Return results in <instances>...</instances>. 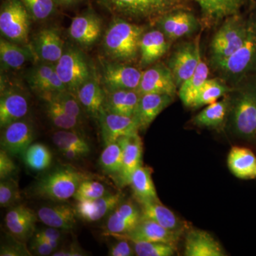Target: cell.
<instances>
[{
    "label": "cell",
    "instance_id": "obj_1",
    "mask_svg": "<svg viewBox=\"0 0 256 256\" xmlns=\"http://www.w3.org/2000/svg\"><path fill=\"white\" fill-rule=\"evenodd\" d=\"M228 120L235 136L256 143V75L250 76L233 87Z\"/></svg>",
    "mask_w": 256,
    "mask_h": 256
},
{
    "label": "cell",
    "instance_id": "obj_2",
    "mask_svg": "<svg viewBox=\"0 0 256 256\" xmlns=\"http://www.w3.org/2000/svg\"><path fill=\"white\" fill-rule=\"evenodd\" d=\"M146 28L114 16L102 38V50L109 60L129 64L140 56V44Z\"/></svg>",
    "mask_w": 256,
    "mask_h": 256
},
{
    "label": "cell",
    "instance_id": "obj_3",
    "mask_svg": "<svg viewBox=\"0 0 256 256\" xmlns=\"http://www.w3.org/2000/svg\"><path fill=\"white\" fill-rule=\"evenodd\" d=\"M225 82L233 87L244 79L256 75V18H250L248 32L242 46L233 54L210 66Z\"/></svg>",
    "mask_w": 256,
    "mask_h": 256
},
{
    "label": "cell",
    "instance_id": "obj_4",
    "mask_svg": "<svg viewBox=\"0 0 256 256\" xmlns=\"http://www.w3.org/2000/svg\"><path fill=\"white\" fill-rule=\"evenodd\" d=\"M114 16L154 22L163 15L182 9V0H97Z\"/></svg>",
    "mask_w": 256,
    "mask_h": 256
},
{
    "label": "cell",
    "instance_id": "obj_5",
    "mask_svg": "<svg viewBox=\"0 0 256 256\" xmlns=\"http://www.w3.org/2000/svg\"><path fill=\"white\" fill-rule=\"evenodd\" d=\"M88 178L90 175L73 166H60L40 178L34 186V194L44 200L65 202L74 197L79 185Z\"/></svg>",
    "mask_w": 256,
    "mask_h": 256
},
{
    "label": "cell",
    "instance_id": "obj_6",
    "mask_svg": "<svg viewBox=\"0 0 256 256\" xmlns=\"http://www.w3.org/2000/svg\"><path fill=\"white\" fill-rule=\"evenodd\" d=\"M249 24L250 18H244L240 14L224 20L210 42V66L228 58L242 46L247 37Z\"/></svg>",
    "mask_w": 256,
    "mask_h": 256
},
{
    "label": "cell",
    "instance_id": "obj_7",
    "mask_svg": "<svg viewBox=\"0 0 256 256\" xmlns=\"http://www.w3.org/2000/svg\"><path fill=\"white\" fill-rule=\"evenodd\" d=\"M31 15L21 0H4L0 10V32L4 38L23 46L28 44Z\"/></svg>",
    "mask_w": 256,
    "mask_h": 256
},
{
    "label": "cell",
    "instance_id": "obj_8",
    "mask_svg": "<svg viewBox=\"0 0 256 256\" xmlns=\"http://www.w3.org/2000/svg\"><path fill=\"white\" fill-rule=\"evenodd\" d=\"M55 66L66 90L76 96L78 89L92 76L94 72L82 50L70 46L64 50L63 55L55 64Z\"/></svg>",
    "mask_w": 256,
    "mask_h": 256
},
{
    "label": "cell",
    "instance_id": "obj_9",
    "mask_svg": "<svg viewBox=\"0 0 256 256\" xmlns=\"http://www.w3.org/2000/svg\"><path fill=\"white\" fill-rule=\"evenodd\" d=\"M142 72L127 64L104 60L100 82L106 90H138Z\"/></svg>",
    "mask_w": 256,
    "mask_h": 256
},
{
    "label": "cell",
    "instance_id": "obj_10",
    "mask_svg": "<svg viewBox=\"0 0 256 256\" xmlns=\"http://www.w3.org/2000/svg\"><path fill=\"white\" fill-rule=\"evenodd\" d=\"M30 110V104L24 94L14 86L10 85L1 77L0 96V127L2 129L8 124L23 119Z\"/></svg>",
    "mask_w": 256,
    "mask_h": 256
},
{
    "label": "cell",
    "instance_id": "obj_11",
    "mask_svg": "<svg viewBox=\"0 0 256 256\" xmlns=\"http://www.w3.org/2000/svg\"><path fill=\"white\" fill-rule=\"evenodd\" d=\"M202 58L198 42H186L178 45L168 60L175 82L178 88L186 82L196 70Z\"/></svg>",
    "mask_w": 256,
    "mask_h": 256
},
{
    "label": "cell",
    "instance_id": "obj_12",
    "mask_svg": "<svg viewBox=\"0 0 256 256\" xmlns=\"http://www.w3.org/2000/svg\"><path fill=\"white\" fill-rule=\"evenodd\" d=\"M154 23L170 42L194 34L201 26L196 16L184 9L163 15Z\"/></svg>",
    "mask_w": 256,
    "mask_h": 256
},
{
    "label": "cell",
    "instance_id": "obj_13",
    "mask_svg": "<svg viewBox=\"0 0 256 256\" xmlns=\"http://www.w3.org/2000/svg\"><path fill=\"white\" fill-rule=\"evenodd\" d=\"M178 87L168 65L154 64L142 72L138 92L142 96L148 94H166L175 98Z\"/></svg>",
    "mask_w": 256,
    "mask_h": 256
},
{
    "label": "cell",
    "instance_id": "obj_14",
    "mask_svg": "<svg viewBox=\"0 0 256 256\" xmlns=\"http://www.w3.org/2000/svg\"><path fill=\"white\" fill-rule=\"evenodd\" d=\"M68 32L70 38L77 45L88 48L102 36V20L95 12L88 10L73 18Z\"/></svg>",
    "mask_w": 256,
    "mask_h": 256
},
{
    "label": "cell",
    "instance_id": "obj_15",
    "mask_svg": "<svg viewBox=\"0 0 256 256\" xmlns=\"http://www.w3.org/2000/svg\"><path fill=\"white\" fill-rule=\"evenodd\" d=\"M142 220L140 208L131 200H122L108 216L104 235H124L133 232Z\"/></svg>",
    "mask_w": 256,
    "mask_h": 256
},
{
    "label": "cell",
    "instance_id": "obj_16",
    "mask_svg": "<svg viewBox=\"0 0 256 256\" xmlns=\"http://www.w3.org/2000/svg\"><path fill=\"white\" fill-rule=\"evenodd\" d=\"M26 80L30 88L40 96L66 90L55 64L48 62L40 60L32 67L26 74Z\"/></svg>",
    "mask_w": 256,
    "mask_h": 256
},
{
    "label": "cell",
    "instance_id": "obj_17",
    "mask_svg": "<svg viewBox=\"0 0 256 256\" xmlns=\"http://www.w3.org/2000/svg\"><path fill=\"white\" fill-rule=\"evenodd\" d=\"M104 144L116 142L120 138L138 134L139 124L134 116H124L104 110L98 120Z\"/></svg>",
    "mask_w": 256,
    "mask_h": 256
},
{
    "label": "cell",
    "instance_id": "obj_18",
    "mask_svg": "<svg viewBox=\"0 0 256 256\" xmlns=\"http://www.w3.org/2000/svg\"><path fill=\"white\" fill-rule=\"evenodd\" d=\"M36 212L24 204L11 207L4 218L5 226L14 240L25 244L36 232Z\"/></svg>",
    "mask_w": 256,
    "mask_h": 256
},
{
    "label": "cell",
    "instance_id": "obj_19",
    "mask_svg": "<svg viewBox=\"0 0 256 256\" xmlns=\"http://www.w3.org/2000/svg\"><path fill=\"white\" fill-rule=\"evenodd\" d=\"M2 149L10 154H22L31 146L34 138V129L26 119L14 121L2 128Z\"/></svg>",
    "mask_w": 256,
    "mask_h": 256
},
{
    "label": "cell",
    "instance_id": "obj_20",
    "mask_svg": "<svg viewBox=\"0 0 256 256\" xmlns=\"http://www.w3.org/2000/svg\"><path fill=\"white\" fill-rule=\"evenodd\" d=\"M182 234L168 230L152 220L142 218L138 226L131 233L110 236L138 242H162L176 247Z\"/></svg>",
    "mask_w": 256,
    "mask_h": 256
},
{
    "label": "cell",
    "instance_id": "obj_21",
    "mask_svg": "<svg viewBox=\"0 0 256 256\" xmlns=\"http://www.w3.org/2000/svg\"><path fill=\"white\" fill-rule=\"evenodd\" d=\"M30 45L38 60L54 64L65 50L60 30L55 28H42L34 36Z\"/></svg>",
    "mask_w": 256,
    "mask_h": 256
},
{
    "label": "cell",
    "instance_id": "obj_22",
    "mask_svg": "<svg viewBox=\"0 0 256 256\" xmlns=\"http://www.w3.org/2000/svg\"><path fill=\"white\" fill-rule=\"evenodd\" d=\"M122 200L124 195L121 193H108L105 196L96 200L76 202L74 208L77 218L92 223L98 222L108 216Z\"/></svg>",
    "mask_w": 256,
    "mask_h": 256
},
{
    "label": "cell",
    "instance_id": "obj_23",
    "mask_svg": "<svg viewBox=\"0 0 256 256\" xmlns=\"http://www.w3.org/2000/svg\"><path fill=\"white\" fill-rule=\"evenodd\" d=\"M99 80L100 79L94 72L92 76L82 84L76 94L84 112L97 120L105 110L106 92Z\"/></svg>",
    "mask_w": 256,
    "mask_h": 256
},
{
    "label": "cell",
    "instance_id": "obj_24",
    "mask_svg": "<svg viewBox=\"0 0 256 256\" xmlns=\"http://www.w3.org/2000/svg\"><path fill=\"white\" fill-rule=\"evenodd\" d=\"M170 41L159 28L144 32L140 44V65L148 68L166 54Z\"/></svg>",
    "mask_w": 256,
    "mask_h": 256
},
{
    "label": "cell",
    "instance_id": "obj_25",
    "mask_svg": "<svg viewBox=\"0 0 256 256\" xmlns=\"http://www.w3.org/2000/svg\"><path fill=\"white\" fill-rule=\"evenodd\" d=\"M174 99V97L166 94H148L141 96L134 114L140 130H146L156 117L172 104Z\"/></svg>",
    "mask_w": 256,
    "mask_h": 256
},
{
    "label": "cell",
    "instance_id": "obj_26",
    "mask_svg": "<svg viewBox=\"0 0 256 256\" xmlns=\"http://www.w3.org/2000/svg\"><path fill=\"white\" fill-rule=\"evenodd\" d=\"M122 138L124 142V160L117 178L119 184L124 188L130 185L132 174L142 165L143 144L138 133Z\"/></svg>",
    "mask_w": 256,
    "mask_h": 256
},
{
    "label": "cell",
    "instance_id": "obj_27",
    "mask_svg": "<svg viewBox=\"0 0 256 256\" xmlns=\"http://www.w3.org/2000/svg\"><path fill=\"white\" fill-rule=\"evenodd\" d=\"M184 254L186 256L226 255L220 242L210 234L196 228L190 229L186 233Z\"/></svg>",
    "mask_w": 256,
    "mask_h": 256
},
{
    "label": "cell",
    "instance_id": "obj_28",
    "mask_svg": "<svg viewBox=\"0 0 256 256\" xmlns=\"http://www.w3.org/2000/svg\"><path fill=\"white\" fill-rule=\"evenodd\" d=\"M201 10L208 22H218L226 18L240 14L249 0H192Z\"/></svg>",
    "mask_w": 256,
    "mask_h": 256
},
{
    "label": "cell",
    "instance_id": "obj_29",
    "mask_svg": "<svg viewBox=\"0 0 256 256\" xmlns=\"http://www.w3.org/2000/svg\"><path fill=\"white\" fill-rule=\"evenodd\" d=\"M36 215L38 220L46 226L60 230H72L77 218L74 207L65 204L42 206Z\"/></svg>",
    "mask_w": 256,
    "mask_h": 256
},
{
    "label": "cell",
    "instance_id": "obj_30",
    "mask_svg": "<svg viewBox=\"0 0 256 256\" xmlns=\"http://www.w3.org/2000/svg\"><path fill=\"white\" fill-rule=\"evenodd\" d=\"M36 55L30 46H23L6 38L0 40V60L2 69L18 70L28 62L35 60Z\"/></svg>",
    "mask_w": 256,
    "mask_h": 256
},
{
    "label": "cell",
    "instance_id": "obj_31",
    "mask_svg": "<svg viewBox=\"0 0 256 256\" xmlns=\"http://www.w3.org/2000/svg\"><path fill=\"white\" fill-rule=\"evenodd\" d=\"M227 164L236 178L244 180L256 178V156L249 148L233 146L229 152Z\"/></svg>",
    "mask_w": 256,
    "mask_h": 256
},
{
    "label": "cell",
    "instance_id": "obj_32",
    "mask_svg": "<svg viewBox=\"0 0 256 256\" xmlns=\"http://www.w3.org/2000/svg\"><path fill=\"white\" fill-rule=\"evenodd\" d=\"M142 218L152 220L164 228L183 233L186 225L161 202H148L139 204Z\"/></svg>",
    "mask_w": 256,
    "mask_h": 256
},
{
    "label": "cell",
    "instance_id": "obj_33",
    "mask_svg": "<svg viewBox=\"0 0 256 256\" xmlns=\"http://www.w3.org/2000/svg\"><path fill=\"white\" fill-rule=\"evenodd\" d=\"M104 109L112 114L134 116L140 95L137 90H106Z\"/></svg>",
    "mask_w": 256,
    "mask_h": 256
},
{
    "label": "cell",
    "instance_id": "obj_34",
    "mask_svg": "<svg viewBox=\"0 0 256 256\" xmlns=\"http://www.w3.org/2000/svg\"><path fill=\"white\" fill-rule=\"evenodd\" d=\"M230 97L226 95L220 100L210 104L194 118L192 122L198 127L218 129L228 119Z\"/></svg>",
    "mask_w": 256,
    "mask_h": 256
},
{
    "label": "cell",
    "instance_id": "obj_35",
    "mask_svg": "<svg viewBox=\"0 0 256 256\" xmlns=\"http://www.w3.org/2000/svg\"><path fill=\"white\" fill-rule=\"evenodd\" d=\"M130 186L133 196L138 203L160 201L152 178V170L141 165L136 170L131 178Z\"/></svg>",
    "mask_w": 256,
    "mask_h": 256
},
{
    "label": "cell",
    "instance_id": "obj_36",
    "mask_svg": "<svg viewBox=\"0 0 256 256\" xmlns=\"http://www.w3.org/2000/svg\"><path fill=\"white\" fill-rule=\"evenodd\" d=\"M210 68L202 58H200L196 70L190 77L178 88V95L184 105L191 107L192 102L197 94L204 85L207 79H208Z\"/></svg>",
    "mask_w": 256,
    "mask_h": 256
},
{
    "label": "cell",
    "instance_id": "obj_37",
    "mask_svg": "<svg viewBox=\"0 0 256 256\" xmlns=\"http://www.w3.org/2000/svg\"><path fill=\"white\" fill-rule=\"evenodd\" d=\"M226 82L222 79H207L192 102V108H200L218 101L232 92Z\"/></svg>",
    "mask_w": 256,
    "mask_h": 256
},
{
    "label": "cell",
    "instance_id": "obj_38",
    "mask_svg": "<svg viewBox=\"0 0 256 256\" xmlns=\"http://www.w3.org/2000/svg\"><path fill=\"white\" fill-rule=\"evenodd\" d=\"M124 142L122 138L116 142L106 144L100 158L99 164L104 172L118 176L124 160Z\"/></svg>",
    "mask_w": 256,
    "mask_h": 256
},
{
    "label": "cell",
    "instance_id": "obj_39",
    "mask_svg": "<svg viewBox=\"0 0 256 256\" xmlns=\"http://www.w3.org/2000/svg\"><path fill=\"white\" fill-rule=\"evenodd\" d=\"M24 162L34 171L48 169L52 163V154L48 146L42 143H34L22 154Z\"/></svg>",
    "mask_w": 256,
    "mask_h": 256
},
{
    "label": "cell",
    "instance_id": "obj_40",
    "mask_svg": "<svg viewBox=\"0 0 256 256\" xmlns=\"http://www.w3.org/2000/svg\"><path fill=\"white\" fill-rule=\"evenodd\" d=\"M52 141L58 150L62 148H73L82 152L84 156L90 152V144L78 131L60 130L52 134Z\"/></svg>",
    "mask_w": 256,
    "mask_h": 256
},
{
    "label": "cell",
    "instance_id": "obj_41",
    "mask_svg": "<svg viewBox=\"0 0 256 256\" xmlns=\"http://www.w3.org/2000/svg\"><path fill=\"white\" fill-rule=\"evenodd\" d=\"M47 117L56 128L65 130L78 131L82 121L72 117L55 101L44 99Z\"/></svg>",
    "mask_w": 256,
    "mask_h": 256
},
{
    "label": "cell",
    "instance_id": "obj_42",
    "mask_svg": "<svg viewBox=\"0 0 256 256\" xmlns=\"http://www.w3.org/2000/svg\"><path fill=\"white\" fill-rule=\"evenodd\" d=\"M40 97L43 100L50 99L55 101L69 116L82 121L84 110L77 98V96L73 92L65 90L54 94H45Z\"/></svg>",
    "mask_w": 256,
    "mask_h": 256
},
{
    "label": "cell",
    "instance_id": "obj_43",
    "mask_svg": "<svg viewBox=\"0 0 256 256\" xmlns=\"http://www.w3.org/2000/svg\"><path fill=\"white\" fill-rule=\"evenodd\" d=\"M130 242H132L134 254L138 256H172L176 252V247L169 244L138 240Z\"/></svg>",
    "mask_w": 256,
    "mask_h": 256
},
{
    "label": "cell",
    "instance_id": "obj_44",
    "mask_svg": "<svg viewBox=\"0 0 256 256\" xmlns=\"http://www.w3.org/2000/svg\"><path fill=\"white\" fill-rule=\"evenodd\" d=\"M35 21H44L53 16L56 11L54 0H21Z\"/></svg>",
    "mask_w": 256,
    "mask_h": 256
},
{
    "label": "cell",
    "instance_id": "obj_45",
    "mask_svg": "<svg viewBox=\"0 0 256 256\" xmlns=\"http://www.w3.org/2000/svg\"><path fill=\"white\" fill-rule=\"evenodd\" d=\"M21 192L18 182L12 178L1 180L0 182V206L12 207L20 204Z\"/></svg>",
    "mask_w": 256,
    "mask_h": 256
},
{
    "label": "cell",
    "instance_id": "obj_46",
    "mask_svg": "<svg viewBox=\"0 0 256 256\" xmlns=\"http://www.w3.org/2000/svg\"><path fill=\"white\" fill-rule=\"evenodd\" d=\"M108 193L102 183L92 180V178L84 180L79 185L73 198L76 202L88 201L100 198Z\"/></svg>",
    "mask_w": 256,
    "mask_h": 256
},
{
    "label": "cell",
    "instance_id": "obj_47",
    "mask_svg": "<svg viewBox=\"0 0 256 256\" xmlns=\"http://www.w3.org/2000/svg\"><path fill=\"white\" fill-rule=\"evenodd\" d=\"M16 170L14 162L8 152L1 149L0 151V180L12 178Z\"/></svg>",
    "mask_w": 256,
    "mask_h": 256
},
{
    "label": "cell",
    "instance_id": "obj_48",
    "mask_svg": "<svg viewBox=\"0 0 256 256\" xmlns=\"http://www.w3.org/2000/svg\"><path fill=\"white\" fill-rule=\"evenodd\" d=\"M110 256H132L136 255L132 242L130 240L124 238H118L109 248L108 254Z\"/></svg>",
    "mask_w": 256,
    "mask_h": 256
},
{
    "label": "cell",
    "instance_id": "obj_49",
    "mask_svg": "<svg viewBox=\"0 0 256 256\" xmlns=\"http://www.w3.org/2000/svg\"><path fill=\"white\" fill-rule=\"evenodd\" d=\"M58 245L46 240L32 238L30 249L32 254L40 256H52L58 248Z\"/></svg>",
    "mask_w": 256,
    "mask_h": 256
},
{
    "label": "cell",
    "instance_id": "obj_50",
    "mask_svg": "<svg viewBox=\"0 0 256 256\" xmlns=\"http://www.w3.org/2000/svg\"><path fill=\"white\" fill-rule=\"evenodd\" d=\"M31 252L25 246V244L16 240L12 244H4L0 249L1 256H31Z\"/></svg>",
    "mask_w": 256,
    "mask_h": 256
},
{
    "label": "cell",
    "instance_id": "obj_51",
    "mask_svg": "<svg viewBox=\"0 0 256 256\" xmlns=\"http://www.w3.org/2000/svg\"><path fill=\"white\" fill-rule=\"evenodd\" d=\"M62 237V234L60 229L47 226V228H42L35 232L32 238L46 240L60 245Z\"/></svg>",
    "mask_w": 256,
    "mask_h": 256
},
{
    "label": "cell",
    "instance_id": "obj_52",
    "mask_svg": "<svg viewBox=\"0 0 256 256\" xmlns=\"http://www.w3.org/2000/svg\"><path fill=\"white\" fill-rule=\"evenodd\" d=\"M84 250L76 245L70 246L67 248L62 249L60 250H56L52 256H86Z\"/></svg>",
    "mask_w": 256,
    "mask_h": 256
},
{
    "label": "cell",
    "instance_id": "obj_53",
    "mask_svg": "<svg viewBox=\"0 0 256 256\" xmlns=\"http://www.w3.org/2000/svg\"><path fill=\"white\" fill-rule=\"evenodd\" d=\"M57 5L64 6V8H70L78 4L82 0H54Z\"/></svg>",
    "mask_w": 256,
    "mask_h": 256
},
{
    "label": "cell",
    "instance_id": "obj_54",
    "mask_svg": "<svg viewBox=\"0 0 256 256\" xmlns=\"http://www.w3.org/2000/svg\"><path fill=\"white\" fill-rule=\"evenodd\" d=\"M254 16H255L256 18V14L254 15Z\"/></svg>",
    "mask_w": 256,
    "mask_h": 256
}]
</instances>
